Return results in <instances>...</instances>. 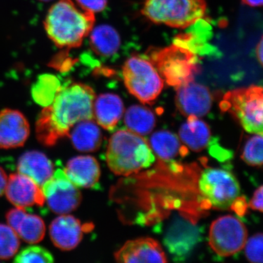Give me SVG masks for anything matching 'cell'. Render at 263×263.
<instances>
[{
    "mask_svg": "<svg viewBox=\"0 0 263 263\" xmlns=\"http://www.w3.org/2000/svg\"><path fill=\"white\" fill-rule=\"evenodd\" d=\"M94 90L82 83L62 86L53 103L43 108L36 122L38 141L53 146L59 140L69 136L71 128L78 123L94 119Z\"/></svg>",
    "mask_w": 263,
    "mask_h": 263,
    "instance_id": "6da1fadb",
    "label": "cell"
},
{
    "mask_svg": "<svg viewBox=\"0 0 263 263\" xmlns=\"http://www.w3.org/2000/svg\"><path fill=\"white\" fill-rule=\"evenodd\" d=\"M95 13L72 0H59L50 8L44 22L48 37L58 48L80 47L94 28Z\"/></svg>",
    "mask_w": 263,
    "mask_h": 263,
    "instance_id": "7a4b0ae2",
    "label": "cell"
},
{
    "mask_svg": "<svg viewBox=\"0 0 263 263\" xmlns=\"http://www.w3.org/2000/svg\"><path fill=\"white\" fill-rule=\"evenodd\" d=\"M106 161L114 174L127 176L149 167L155 155L144 138L129 129H120L109 140Z\"/></svg>",
    "mask_w": 263,
    "mask_h": 263,
    "instance_id": "3957f363",
    "label": "cell"
},
{
    "mask_svg": "<svg viewBox=\"0 0 263 263\" xmlns=\"http://www.w3.org/2000/svg\"><path fill=\"white\" fill-rule=\"evenodd\" d=\"M149 60L164 82L175 88L193 81L199 70L196 53L176 43L154 50Z\"/></svg>",
    "mask_w": 263,
    "mask_h": 263,
    "instance_id": "277c9868",
    "label": "cell"
},
{
    "mask_svg": "<svg viewBox=\"0 0 263 263\" xmlns=\"http://www.w3.org/2000/svg\"><path fill=\"white\" fill-rule=\"evenodd\" d=\"M228 112L249 133L263 136V87L251 86L228 91L220 102Z\"/></svg>",
    "mask_w": 263,
    "mask_h": 263,
    "instance_id": "5b68a950",
    "label": "cell"
},
{
    "mask_svg": "<svg viewBox=\"0 0 263 263\" xmlns=\"http://www.w3.org/2000/svg\"><path fill=\"white\" fill-rule=\"evenodd\" d=\"M205 10V0H146L142 13L153 23L186 29L202 18Z\"/></svg>",
    "mask_w": 263,
    "mask_h": 263,
    "instance_id": "8992f818",
    "label": "cell"
},
{
    "mask_svg": "<svg viewBox=\"0 0 263 263\" xmlns=\"http://www.w3.org/2000/svg\"><path fill=\"white\" fill-rule=\"evenodd\" d=\"M122 72L128 91L141 103L152 104L162 92L163 79L149 60L131 57L123 66Z\"/></svg>",
    "mask_w": 263,
    "mask_h": 263,
    "instance_id": "52a82bcc",
    "label": "cell"
},
{
    "mask_svg": "<svg viewBox=\"0 0 263 263\" xmlns=\"http://www.w3.org/2000/svg\"><path fill=\"white\" fill-rule=\"evenodd\" d=\"M199 193L209 207L219 210L232 209L240 197L238 180L230 171L206 167L198 180Z\"/></svg>",
    "mask_w": 263,
    "mask_h": 263,
    "instance_id": "ba28073f",
    "label": "cell"
},
{
    "mask_svg": "<svg viewBox=\"0 0 263 263\" xmlns=\"http://www.w3.org/2000/svg\"><path fill=\"white\" fill-rule=\"evenodd\" d=\"M247 228L233 216H224L213 221L210 227L209 242L211 248L221 257H230L238 253L247 240Z\"/></svg>",
    "mask_w": 263,
    "mask_h": 263,
    "instance_id": "9c48e42d",
    "label": "cell"
},
{
    "mask_svg": "<svg viewBox=\"0 0 263 263\" xmlns=\"http://www.w3.org/2000/svg\"><path fill=\"white\" fill-rule=\"evenodd\" d=\"M41 189L48 208L55 214H70L80 205L82 200L79 189L61 169L57 170Z\"/></svg>",
    "mask_w": 263,
    "mask_h": 263,
    "instance_id": "30bf717a",
    "label": "cell"
},
{
    "mask_svg": "<svg viewBox=\"0 0 263 263\" xmlns=\"http://www.w3.org/2000/svg\"><path fill=\"white\" fill-rule=\"evenodd\" d=\"M212 102V93L206 86L193 81L176 88V107L184 117H204L210 111Z\"/></svg>",
    "mask_w": 263,
    "mask_h": 263,
    "instance_id": "8fae6325",
    "label": "cell"
},
{
    "mask_svg": "<svg viewBox=\"0 0 263 263\" xmlns=\"http://www.w3.org/2000/svg\"><path fill=\"white\" fill-rule=\"evenodd\" d=\"M5 193L8 200L15 207L42 206L46 201L41 186L28 176L19 173L8 178Z\"/></svg>",
    "mask_w": 263,
    "mask_h": 263,
    "instance_id": "7c38bea8",
    "label": "cell"
},
{
    "mask_svg": "<svg viewBox=\"0 0 263 263\" xmlns=\"http://www.w3.org/2000/svg\"><path fill=\"white\" fill-rule=\"evenodd\" d=\"M117 262H167L163 249L158 242L151 238L128 240L114 254Z\"/></svg>",
    "mask_w": 263,
    "mask_h": 263,
    "instance_id": "4fadbf2b",
    "label": "cell"
},
{
    "mask_svg": "<svg viewBox=\"0 0 263 263\" xmlns=\"http://www.w3.org/2000/svg\"><path fill=\"white\" fill-rule=\"evenodd\" d=\"M30 127L28 121L20 111L4 109L0 111V148H18L28 139Z\"/></svg>",
    "mask_w": 263,
    "mask_h": 263,
    "instance_id": "5bb4252c",
    "label": "cell"
},
{
    "mask_svg": "<svg viewBox=\"0 0 263 263\" xmlns=\"http://www.w3.org/2000/svg\"><path fill=\"white\" fill-rule=\"evenodd\" d=\"M91 228L83 226L73 216L62 214L52 221L49 227L50 237L53 245L62 251H70L79 246L84 232Z\"/></svg>",
    "mask_w": 263,
    "mask_h": 263,
    "instance_id": "9a60e30c",
    "label": "cell"
},
{
    "mask_svg": "<svg viewBox=\"0 0 263 263\" xmlns=\"http://www.w3.org/2000/svg\"><path fill=\"white\" fill-rule=\"evenodd\" d=\"M8 226L19 238L29 243L41 241L46 234V226L42 218L26 212L23 208L16 207L7 213Z\"/></svg>",
    "mask_w": 263,
    "mask_h": 263,
    "instance_id": "2e32d148",
    "label": "cell"
},
{
    "mask_svg": "<svg viewBox=\"0 0 263 263\" xmlns=\"http://www.w3.org/2000/svg\"><path fill=\"white\" fill-rule=\"evenodd\" d=\"M66 176L77 187H95L100 178V167L98 161L91 156H78L67 162Z\"/></svg>",
    "mask_w": 263,
    "mask_h": 263,
    "instance_id": "e0dca14e",
    "label": "cell"
},
{
    "mask_svg": "<svg viewBox=\"0 0 263 263\" xmlns=\"http://www.w3.org/2000/svg\"><path fill=\"white\" fill-rule=\"evenodd\" d=\"M18 173L32 179L40 186L53 176V164L47 156L38 151H29L21 156L17 163Z\"/></svg>",
    "mask_w": 263,
    "mask_h": 263,
    "instance_id": "ac0fdd59",
    "label": "cell"
},
{
    "mask_svg": "<svg viewBox=\"0 0 263 263\" xmlns=\"http://www.w3.org/2000/svg\"><path fill=\"white\" fill-rule=\"evenodd\" d=\"M124 114V103L118 95L107 93L95 98L93 116L98 125L113 130Z\"/></svg>",
    "mask_w": 263,
    "mask_h": 263,
    "instance_id": "d6986e66",
    "label": "cell"
},
{
    "mask_svg": "<svg viewBox=\"0 0 263 263\" xmlns=\"http://www.w3.org/2000/svg\"><path fill=\"white\" fill-rule=\"evenodd\" d=\"M179 138L190 150L200 152L210 143L212 133L209 126L200 118L190 117L180 129Z\"/></svg>",
    "mask_w": 263,
    "mask_h": 263,
    "instance_id": "ffe728a7",
    "label": "cell"
},
{
    "mask_svg": "<svg viewBox=\"0 0 263 263\" xmlns=\"http://www.w3.org/2000/svg\"><path fill=\"white\" fill-rule=\"evenodd\" d=\"M94 119L85 120L74 126L70 136L72 146L81 152H94L99 149L103 141L101 130Z\"/></svg>",
    "mask_w": 263,
    "mask_h": 263,
    "instance_id": "44dd1931",
    "label": "cell"
},
{
    "mask_svg": "<svg viewBox=\"0 0 263 263\" xmlns=\"http://www.w3.org/2000/svg\"><path fill=\"white\" fill-rule=\"evenodd\" d=\"M89 35L91 48L100 56H112L120 46V37L117 30L110 26H98L93 28Z\"/></svg>",
    "mask_w": 263,
    "mask_h": 263,
    "instance_id": "7402d4cb",
    "label": "cell"
},
{
    "mask_svg": "<svg viewBox=\"0 0 263 263\" xmlns=\"http://www.w3.org/2000/svg\"><path fill=\"white\" fill-rule=\"evenodd\" d=\"M148 143L152 152L161 160H172L183 154V147L179 137L171 132H156L151 136Z\"/></svg>",
    "mask_w": 263,
    "mask_h": 263,
    "instance_id": "603a6c76",
    "label": "cell"
},
{
    "mask_svg": "<svg viewBox=\"0 0 263 263\" xmlns=\"http://www.w3.org/2000/svg\"><path fill=\"white\" fill-rule=\"evenodd\" d=\"M124 124L129 130L140 136L149 135L156 125L155 114L143 105H132L124 114Z\"/></svg>",
    "mask_w": 263,
    "mask_h": 263,
    "instance_id": "cb8c5ba5",
    "label": "cell"
},
{
    "mask_svg": "<svg viewBox=\"0 0 263 263\" xmlns=\"http://www.w3.org/2000/svg\"><path fill=\"white\" fill-rule=\"evenodd\" d=\"M62 87L61 82L57 76L51 74L41 76L32 86L33 100L46 108L51 105Z\"/></svg>",
    "mask_w": 263,
    "mask_h": 263,
    "instance_id": "d4e9b609",
    "label": "cell"
},
{
    "mask_svg": "<svg viewBox=\"0 0 263 263\" xmlns=\"http://www.w3.org/2000/svg\"><path fill=\"white\" fill-rule=\"evenodd\" d=\"M20 240L9 226L0 224V259H8L18 252Z\"/></svg>",
    "mask_w": 263,
    "mask_h": 263,
    "instance_id": "484cf974",
    "label": "cell"
},
{
    "mask_svg": "<svg viewBox=\"0 0 263 263\" xmlns=\"http://www.w3.org/2000/svg\"><path fill=\"white\" fill-rule=\"evenodd\" d=\"M241 158L249 165L263 166V136L257 135L247 140Z\"/></svg>",
    "mask_w": 263,
    "mask_h": 263,
    "instance_id": "4316f807",
    "label": "cell"
},
{
    "mask_svg": "<svg viewBox=\"0 0 263 263\" xmlns=\"http://www.w3.org/2000/svg\"><path fill=\"white\" fill-rule=\"evenodd\" d=\"M53 256L47 249L38 246L24 248L15 256L14 262L18 263H51Z\"/></svg>",
    "mask_w": 263,
    "mask_h": 263,
    "instance_id": "83f0119b",
    "label": "cell"
},
{
    "mask_svg": "<svg viewBox=\"0 0 263 263\" xmlns=\"http://www.w3.org/2000/svg\"><path fill=\"white\" fill-rule=\"evenodd\" d=\"M245 245L247 258L252 262L263 263V233L254 235Z\"/></svg>",
    "mask_w": 263,
    "mask_h": 263,
    "instance_id": "f1b7e54d",
    "label": "cell"
},
{
    "mask_svg": "<svg viewBox=\"0 0 263 263\" xmlns=\"http://www.w3.org/2000/svg\"><path fill=\"white\" fill-rule=\"evenodd\" d=\"M76 2L82 9L95 13L105 9L108 0H76Z\"/></svg>",
    "mask_w": 263,
    "mask_h": 263,
    "instance_id": "f546056e",
    "label": "cell"
},
{
    "mask_svg": "<svg viewBox=\"0 0 263 263\" xmlns=\"http://www.w3.org/2000/svg\"><path fill=\"white\" fill-rule=\"evenodd\" d=\"M249 206L253 210L263 212V186L256 190L249 203Z\"/></svg>",
    "mask_w": 263,
    "mask_h": 263,
    "instance_id": "4dcf8cb0",
    "label": "cell"
},
{
    "mask_svg": "<svg viewBox=\"0 0 263 263\" xmlns=\"http://www.w3.org/2000/svg\"><path fill=\"white\" fill-rule=\"evenodd\" d=\"M247 202L246 199L243 197H238V200L235 201L234 205L232 207V209L234 210L238 215L243 216L247 212Z\"/></svg>",
    "mask_w": 263,
    "mask_h": 263,
    "instance_id": "1f68e13d",
    "label": "cell"
},
{
    "mask_svg": "<svg viewBox=\"0 0 263 263\" xmlns=\"http://www.w3.org/2000/svg\"><path fill=\"white\" fill-rule=\"evenodd\" d=\"M7 182H8V176H7L6 173L0 167V196H2L5 193Z\"/></svg>",
    "mask_w": 263,
    "mask_h": 263,
    "instance_id": "d6a6232c",
    "label": "cell"
},
{
    "mask_svg": "<svg viewBox=\"0 0 263 263\" xmlns=\"http://www.w3.org/2000/svg\"><path fill=\"white\" fill-rule=\"evenodd\" d=\"M256 56H257L259 63L263 67V36L259 40L258 44L257 45V47H256Z\"/></svg>",
    "mask_w": 263,
    "mask_h": 263,
    "instance_id": "836d02e7",
    "label": "cell"
},
{
    "mask_svg": "<svg viewBox=\"0 0 263 263\" xmlns=\"http://www.w3.org/2000/svg\"><path fill=\"white\" fill-rule=\"evenodd\" d=\"M242 3L251 7L263 6V0H241Z\"/></svg>",
    "mask_w": 263,
    "mask_h": 263,
    "instance_id": "e575fe53",
    "label": "cell"
},
{
    "mask_svg": "<svg viewBox=\"0 0 263 263\" xmlns=\"http://www.w3.org/2000/svg\"><path fill=\"white\" fill-rule=\"evenodd\" d=\"M39 1H41V2H50V1H52V0H39Z\"/></svg>",
    "mask_w": 263,
    "mask_h": 263,
    "instance_id": "d590c367",
    "label": "cell"
}]
</instances>
